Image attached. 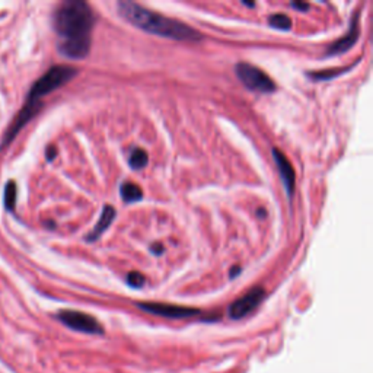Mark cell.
Returning <instances> with one entry per match:
<instances>
[{
    "mask_svg": "<svg viewBox=\"0 0 373 373\" xmlns=\"http://www.w3.org/2000/svg\"><path fill=\"white\" fill-rule=\"evenodd\" d=\"M54 29L59 36V51L67 59H85L90 50L93 12L82 0H67L54 12Z\"/></svg>",
    "mask_w": 373,
    "mask_h": 373,
    "instance_id": "cell-1",
    "label": "cell"
},
{
    "mask_svg": "<svg viewBox=\"0 0 373 373\" xmlns=\"http://www.w3.org/2000/svg\"><path fill=\"white\" fill-rule=\"evenodd\" d=\"M118 13L135 27L159 36H166L178 41H198L201 34L194 28L185 25L171 18L155 13L130 0H121L117 4Z\"/></svg>",
    "mask_w": 373,
    "mask_h": 373,
    "instance_id": "cell-2",
    "label": "cell"
},
{
    "mask_svg": "<svg viewBox=\"0 0 373 373\" xmlns=\"http://www.w3.org/2000/svg\"><path fill=\"white\" fill-rule=\"evenodd\" d=\"M78 74V70L72 67V66H66V65H59V66H54L51 67L47 73H44L43 76L36 81L29 93H28V100L22 108V111L20 114L16 116L15 123L11 126L9 132L4 140V146L9 144L13 137L20 133V130L36 114L40 109V100L48 93H51L53 90L59 89L60 86L66 85L67 82H70L74 76Z\"/></svg>",
    "mask_w": 373,
    "mask_h": 373,
    "instance_id": "cell-3",
    "label": "cell"
},
{
    "mask_svg": "<svg viewBox=\"0 0 373 373\" xmlns=\"http://www.w3.org/2000/svg\"><path fill=\"white\" fill-rule=\"evenodd\" d=\"M235 70L240 82L250 90L258 93H271L276 90V83L273 79L261 69L248 63H239L236 65Z\"/></svg>",
    "mask_w": 373,
    "mask_h": 373,
    "instance_id": "cell-4",
    "label": "cell"
},
{
    "mask_svg": "<svg viewBox=\"0 0 373 373\" xmlns=\"http://www.w3.org/2000/svg\"><path fill=\"white\" fill-rule=\"evenodd\" d=\"M57 318L69 328L86 332V334H102V325L93 316L79 311H62L57 313Z\"/></svg>",
    "mask_w": 373,
    "mask_h": 373,
    "instance_id": "cell-5",
    "label": "cell"
},
{
    "mask_svg": "<svg viewBox=\"0 0 373 373\" xmlns=\"http://www.w3.org/2000/svg\"><path fill=\"white\" fill-rule=\"evenodd\" d=\"M264 297H266V290L263 287H254L247 294L235 301L229 306L228 313L232 320L245 318L247 315H250L254 309L259 306V304L264 301Z\"/></svg>",
    "mask_w": 373,
    "mask_h": 373,
    "instance_id": "cell-6",
    "label": "cell"
},
{
    "mask_svg": "<svg viewBox=\"0 0 373 373\" xmlns=\"http://www.w3.org/2000/svg\"><path fill=\"white\" fill-rule=\"evenodd\" d=\"M137 306L149 313H154L158 316H163V318H172V320H182V318H191L200 313L198 309L194 308H185L178 305H170V304H137Z\"/></svg>",
    "mask_w": 373,
    "mask_h": 373,
    "instance_id": "cell-7",
    "label": "cell"
},
{
    "mask_svg": "<svg viewBox=\"0 0 373 373\" xmlns=\"http://www.w3.org/2000/svg\"><path fill=\"white\" fill-rule=\"evenodd\" d=\"M359 40V13H356L353 16V20L350 22L348 31L346 32V35L343 39L337 40L335 43H332L328 50H327V55H337V54H343L346 51H348L356 41Z\"/></svg>",
    "mask_w": 373,
    "mask_h": 373,
    "instance_id": "cell-8",
    "label": "cell"
},
{
    "mask_svg": "<svg viewBox=\"0 0 373 373\" xmlns=\"http://www.w3.org/2000/svg\"><path fill=\"white\" fill-rule=\"evenodd\" d=\"M273 158L276 161L280 177H282L285 190H286L287 196L292 197L294 193V170H293V166L289 162V159L285 156V154L282 151H278V149H273Z\"/></svg>",
    "mask_w": 373,
    "mask_h": 373,
    "instance_id": "cell-9",
    "label": "cell"
},
{
    "mask_svg": "<svg viewBox=\"0 0 373 373\" xmlns=\"http://www.w3.org/2000/svg\"><path fill=\"white\" fill-rule=\"evenodd\" d=\"M114 217H116V209L113 206H109V204H108V206H104L101 217H100V220L97 223V226L89 232L86 239L88 240H97L111 226V223H113Z\"/></svg>",
    "mask_w": 373,
    "mask_h": 373,
    "instance_id": "cell-10",
    "label": "cell"
},
{
    "mask_svg": "<svg viewBox=\"0 0 373 373\" xmlns=\"http://www.w3.org/2000/svg\"><path fill=\"white\" fill-rule=\"evenodd\" d=\"M121 197L126 203H136L140 201L143 197V191L139 185L133 182H124L120 189Z\"/></svg>",
    "mask_w": 373,
    "mask_h": 373,
    "instance_id": "cell-11",
    "label": "cell"
},
{
    "mask_svg": "<svg viewBox=\"0 0 373 373\" xmlns=\"http://www.w3.org/2000/svg\"><path fill=\"white\" fill-rule=\"evenodd\" d=\"M351 67H343V69H328V70H320V72H311L308 76L315 81H330L332 78H337L340 74L348 72Z\"/></svg>",
    "mask_w": 373,
    "mask_h": 373,
    "instance_id": "cell-12",
    "label": "cell"
},
{
    "mask_svg": "<svg viewBox=\"0 0 373 373\" xmlns=\"http://www.w3.org/2000/svg\"><path fill=\"white\" fill-rule=\"evenodd\" d=\"M269 25L280 31H289L292 28V20L285 13H276L269 18Z\"/></svg>",
    "mask_w": 373,
    "mask_h": 373,
    "instance_id": "cell-13",
    "label": "cell"
},
{
    "mask_svg": "<svg viewBox=\"0 0 373 373\" xmlns=\"http://www.w3.org/2000/svg\"><path fill=\"white\" fill-rule=\"evenodd\" d=\"M147 154L143 151V149H136V151L132 152V155H130V166L133 168V170H142V168H144L147 165Z\"/></svg>",
    "mask_w": 373,
    "mask_h": 373,
    "instance_id": "cell-14",
    "label": "cell"
},
{
    "mask_svg": "<svg viewBox=\"0 0 373 373\" xmlns=\"http://www.w3.org/2000/svg\"><path fill=\"white\" fill-rule=\"evenodd\" d=\"M15 201H16V186L13 181H9L5 190V206L8 210L12 212L15 209Z\"/></svg>",
    "mask_w": 373,
    "mask_h": 373,
    "instance_id": "cell-15",
    "label": "cell"
},
{
    "mask_svg": "<svg viewBox=\"0 0 373 373\" xmlns=\"http://www.w3.org/2000/svg\"><path fill=\"white\" fill-rule=\"evenodd\" d=\"M127 283L132 286V287H142L144 285V276L137 273V271H132V273H128L127 276Z\"/></svg>",
    "mask_w": 373,
    "mask_h": 373,
    "instance_id": "cell-16",
    "label": "cell"
},
{
    "mask_svg": "<svg viewBox=\"0 0 373 373\" xmlns=\"http://www.w3.org/2000/svg\"><path fill=\"white\" fill-rule=\"evenodd\" d=\"M292 6L297 11H301V12H305L309 9V4H306V2H293Z\"/></svg>",
    "mask_w": 373,
    "mask_h": 373,
    "instance_id": "cell-17",
    "label": "cell"
},
{
    "mask_svg": "<svg viewBox=\"0 0 373 373\" xmlns=\"http://www.w3.org/2000/svg\"><path fill=\"white\" fill-rule=\"evenodd\" d=\"M239 273H240V269H239V267H232L229 276H231V278H233V277H236Z\"/></svg>",
    "mask_w": 373,
    "mask_h": 373,
    "instance_id": "cell-18",
    "label": "cell"
},
{
    "mask_svg": "<svg viewBox=\"0 0 373 373\" xmlns=\"http://www.w3.org/2000/svg\"><path fill=\"white\" fill-rule=\"evenodd\" d=\"M151 250H152V251H154V252H155V254H156V255H159V254H161V252H162V251H163V248H162V247H161V245H159V247H152V248H151Z\"/></svg>",
    "mask_w": 373,
    "mask_h": 373,
    "instance_id": "cell-19",
    "label": "cell"
},
{
    "mask_svg": "<svg viewBox=\"0 0 373 373\" xmlns=\"http://www.w3.org/2000/svg\"><path fill=\"white\" fill-rule=\"evenodd\" d=\"M244 5H247V6H250V8H252V6H255V4H250V2H244Z\"/></svg>",
    "mask_w": 373,
    "mask_h": 373,
    "instance_id": "cell-20",
    "label": "cell"
},
{
    "mask_svg": "<svg viewBox=\"0 0 373 373\" xmlns=\"http://www.w3.org/2000/svg\"><path fill=\"white\" fill-rule=\"evenodd\" d=\"M258 215H259V217H266V212H259Z\"/></svg>",
    "mask_w": 373,
    "mask_h": 373,
    "instance_id": "cell-21",
    "label": "cell"
}]
</instances>
